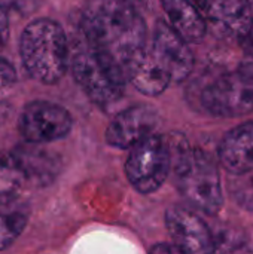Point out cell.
I'll use <instances>...</instances> for the list:
<instances>
[{"label": "cell", "instance_id": "6da1fadb", "mask_svg": "<svg viewBox=\"0 0 253 254\" xmlns=\"http://www.w3.org/2000/svg\"><path fill=\"white\" fill-rule=\"evenodd\" d=\"M79 25L85 42L122 83H128L148 52L146 22L127 0H85Z\"/></svg>", "mask_w": 253, "mask_h": 254}, {"label": "cell", "instance_id": "2e32d148", "mask_svg": "<svg viewBox=\"0 0 253 254\" xmlns=\"http://www.w3.org/2000/svg\"><path fill=\"white\" fill-rule=\"evenodd\" d=\"M130 82L140 94L157 97L169 88V85L173 82V77L169 68L155 57L151 49H148L143 61L134 71Z\"/></svg>", "mask_w": 253, "mask_h": 254}, {"label": "cell", "instance_id": "d6986e66", "mask_svg": "<svg viewBox=\"0 0 253 254\" xmlns=\"http://www.w3.org/2000/svg\"><path fill=\"white\" fill-rule=\"evenodd\" d=\"M16 79V71L13 65L6 61L4 58H0V91L9 88Z\"/></svg>", "mask_w": 253, "mask_h": 254}, {"label": "cell", "instance_id": "44dd1931", "mask_svg": "<svg viewBox=\"0 0 253 254\" xmlns=\"http://www.w3.org/2000/svg\"><path fill=\"white\" fill-rule=\"evenodd\" d=\"M6 36H7V16H6V9L0 4V45H3Z\"/></svg>", "mask_w": 253, "mask_h": 254}, {"label": "cell", "instance_id": "e0dca14e", "mask_svg": "<svg viewBox=\"0 0 253 254\" xmlns=\"http://www.w3.org/2000/svg\"><path fill=\"white\" fill-rule=\"evenodd\" d=\"M27 185V174L13 149L0 152V195L19 193Z\"/></svg>", "mask_w": 253, "mask_h": 254}, {"label": "cell", "instance_id": "ba28073f", "mask_svg": "<svg viewBox=\"0 0 253 254\" xmlns=\"http://www.w3.org/2000/svg\"><path fill=\"white\" fill-rule=\"evenodd\" d=\"M166 228L182 253L204 254L216 252L215 235L206 222L192 210L173 205L166 211Z\"/></svg>", "mask_w": 253, "mask_h": 254}, {"label": "cell", "instance_id": "8fae6325", "mask_svg": "<svg viewBox=\"0 0 253 254\" xmlns=\"http://www.w3.org/2000/svg\"><path fill=\"white\" fill-rule=\"evenodd\" d=\"M219 164L234 176L253 173V121L228 131L218 147Z\"/></svg>", "mask_w": 253, "mask_h": 254}, {"label": "cell", "instance_id": "7a4b0ae2", "mask_svg": "<svg viewBox=\"0 0 253 254\" xmlns=\"http://www.w3.org/2000/svg\"><path fill=\"white\" fill-rule=\"evenodd\" d=\"M173 171L176 186L191 207L207 216H216L222 210L221 173L212 155L198 147H176L173 152Z\"/></svg>", "mask_w": 253, "mask_h": 254}, {"label": "cell", "instance_id": "9a60e30c", "mask_svg": "<svg viewBox=\"0 0 253 254\" xmlns=\"http://www.w3.org/2000/svg\"><path fill=\"white\" fill-rule=\"evenodd\" d=\"M30 217V207L19 193L0 195V250L21 235Z\"/></svg>", "mask_w": 253, "mask_h": 254}, {"label": "cell", "instance_id": "277c9868", "mask_svg": "<svg viewBox=\"0 0 253 254\" xmlns=\"http://www.w3.org/2000/svg\"><path fill=\"white\" fill-rule=\"evenodd\" d=\"M171 165L173 152L169 140L154 132L131 147L125 161V176L139 193L149 195L166 183Z\"/></svg>", "mask_w": 253, "mask_h": 254}, {"label": "cell", "instance_id": "4fadbf2b", "mask_svg": "<svg viewBox=\"0 0 253 254\" xmlns=\"http://www.w3.org/2000/svg\"><path fill=\"white\" fill-rule=\"evenodd\" d=\"M161 6L169 24L188 43H200L203 40L207 24L195 0H161Z\"/></svg>", "mask_w": 253, "mask_h": 254}, {"label": "cell", "instance_id": "9c48e42d", "mask_svg": "<svg viewBox=\"0 0 253 254\" xmlns=\"http://www.w3.org/2000/svg\"><path fill=\"white\" fill-rule=\"evenodd\" d=\"M160 124L158 110L139 104L119 112L106 128V143L115 149H131L155 132Z\"/></svg>", "mask_w": 253, "mask_h": 254}, {"label": "cell", "instance_id": "52a82bcc", "mask_svg": "<svg viewBox=\"0 0 253 254\" xmlns=\"http://www.w3.org/2000/svg\"><path fill=\"white\" fill-rule=\"evenodd\" d=\"M73 127L67 109L51 101H33L19 115L18 129L25 141L51 143L64 138Z\"/></svg>", "mask_w": 253, "mask_h": 254}, {"label": "cell", "instance_id": "5bb4252c", "mask_svg": "<svg viewBox=\"0 0 253 254\" xmlns=\"http://www.w3.org/2000/svg\"><path fill=\"white\" fill-rule=\"evenodd\" d=\"M13 152L24 167L28 185L46 186L57 179L61 170L60 158L55 153L42 149L39 143L27 141V144L16 146Z\"/></svg>", "mask_w": 253, "mask_h": 254}, {"label": "cell", "instance_id": "3957f363", "mask_svg": "<svg viewBox=\"0 0 253 254\" xmlns=\"http://www.w3.org/2000/svg\"><path fill=\"white\" fill-rule=\"evenodd\" d=\"M19 55L28 76L40 83H57L69 65V42L63 27L52 19L30 22L19 40Z\"/></svg>", "mask_w": 253, "mask_h": 254}, {"label": "cell", "instance_id": "7c38bea8", "mask_svg": "<svg viewBox=\"0 0 253 254\" xmlns=\"http://www.w3.org/2000/svg\"><path fill=\"white\" fill-rule=\"evenodd\" d=\"M203 12H206L215 28L239 40L253 24V10L249 0H209Z\"/></svg>", "mask_w": 253, "mask_h": 254}, {"label": "cell", "instance_id": "5b68a950", "mask_svg": "<svg viewBox=\"0 0 253 254\" xmlns=\"http://www.w3.org/2000/svg\"><path fill=\"white\" fill-rule=\"evenodd\" d=\"M201 104L219 118L253 113V71L237 70L216 77L203 89Z\"/></svg>", "mask_w": 253, "mask_h": 254}, {"label": "cell", "instance_id": "ffe728a7", "mask_svg": "<svg viewBox=\"0 0 253 254\" xmlns=\"http://www.w3.org/2000/svg\"><path fill=\"white\" fill-rule=\"evenodd\" d=\"M151 253H182V250L174 243H163L152 247Z\"/></svg>", "mask_w": 253, "mask_h": 254}, {"label": "cell", "instance_id": "7402d4cb", "mask_svg": "<svg viewBox=\"0 0 253 254\" xmlns=\"http://www.w3.org/2000/svg\"><path fill=\"white\" fill-rule=\"evenodd\" d=\"M240 42H242V46L246 51V54H249V55L253 57V24L252 27H251V30L240 39Z\"/></svg>", "mask_w": 253, "mask_h": 254}, {"label": "cell", "instance_id": "8992f818", "mask_svg": "<svg viewBox=\"0 0 253 254\" xmlns=\"http://www.w3.org/2000/svg\"><path fill=\"white\" fill-rule=\"evenodd\" d=\"M70 64L76 83L92 103L107 107L122 97L125 83L112 74L86 42L75 49Z\"/></svg>", "mask_w": 253, "mask_h": 254}, {"label": "cell", "instance_id": "ac0fdd59", "mask_svg": "<svg viewBox=\"0 0 253 254\" xmlns=\"http://www.w3.org/2000/svg\"><path fill=\"white\" fill-rule=\"evenodd\" d=\"M43 0H0V4L4 9L15 10L21 15H30L36 12Z\"/></svg>", "mask_w": 253, "mask_h": 254}, {"label": "cell", "instance_id": "30bf717a", "mask_svg": "<svg viewBox=\"0 0 253 254\" xmlns=\"http://www.w3.org/2000/svg\"><path fill=\"white\" fill-rule=\"evenodd\" d=\"M151 51L169 68L173 82L185 80L194 67V55L189 43L166 21L155 22Z\"/></svg>", "mask_w": 253, "mask_h": 254}]
</instances>
